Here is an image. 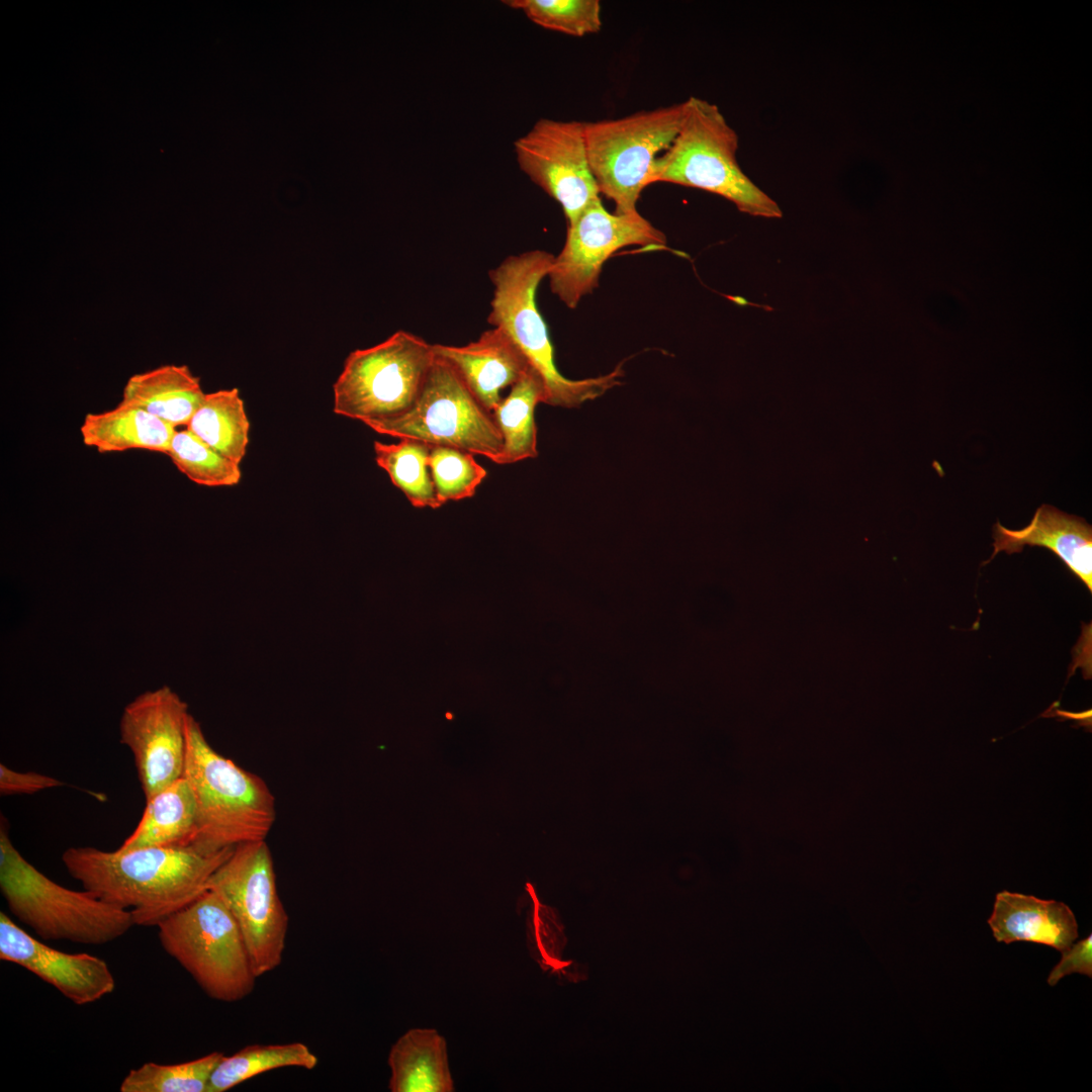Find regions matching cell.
I'll return each instance as SVG.
<instances>
[{"label": "cell", "mask_w": 1092, "mask_h": 1092, "mask_svg": "<svg viewBox=\"0 0 1092 1092\" xmlns=\"http://www.w3.org/2000/svg\"><path fill=\"white\" fill-rule=\"evenodd\" d=\"M429 467L441 506L472 497L487 475L474 454L446 446H431Z\"/></svg>", "instance_id": "obj_29"}, {"label": "cell", "mask_w": 1092, "mask_h": 1092, "mask_svg": "<svg viewBox=\"0 0 1092 1092\" xmlns=\"http://www.w3.org/2000/svg\"><path fill=\"white\" fill-rule=\"evenodd\" d=\"M175 432L172 425L123 401L87 414L80 427L83 443L100 453L146 449L167 454Z\"/></svg>", "instance_id": "obj_19"}, {"label": "cell", "mask_w": 1092, "mask_h": 1092, "mask_svg": "<svg viewBox=\"0 0 1092 1092\" xmlns=\"http://www.w3.org/2000/svg\"><path fill=\"white\" fill-rule=\"evenodd\" d=\"M545 399L544 382L530 367L492 412L504 442L497 464H513L538 456L535 410Z\"/></svg>", "instance_id": "obj_22"}, {"label": "cell", "mask_w": 1092, "mask_h": 1092, "mask_svg": "<svg viewBox=\"0 0 1092 1092\" xmlns=\"http://www.w3.org/2000/svg\"><path fill=\"white\" fill-rule=\"evenodd\" d=\"M0 959L31 972L76 1005L93 1003L115 988V979L104 960L53 948L28 934L2 911Z\"/></svg>", "instance_id": "obj_14"}, {"label": "cell", "mask_w": 1092, "mask_h": 1092, "mask_svg": "<svg viewBox=\"0 0 1092 1092\" xmlns=\"http://www.w3.org/2000/svg\"><path fill=\"white\" fill-rule=\"evenodd\" d=\"M318 1058L303 1042L251 1044L223 1056L213 1070L206 1092H225L260 1074L280 1068L312 1070Z\"/></svg>", "instance_id": "obj_24"}, {"label": "cell", "mask_w": 1092, "mask_h": 1092, "mask_svg": "<svg viewBox=\"0 0 1092 1092\" xmlns=\"http://www.w3.org/2000/svg\"><path fill=\"white\" fill-rule=\"evenodd\" d=\"M167 455L181 473L199 485L233 486L242 477L240 464L216 452L187 428L176 430Z\"/></svg>", "instance_id": "obj_27"}, {"label": "cell", "mask_w": 1092, "mask_h": 1092, "mask_svg": "<svg viewBox=\"0 0 1092 1092\" xmlns=\"http://www.w3.org/2000/svg\"><path fill=\"white\" fill-rule=\"evenodd\" d=\"M508 6L522 10L534 23L572 36H584L602 27L598 0H508Z\"/></svg>", "instance_id": "obj_28"}, {"label": "cell", "mask_w": 1092, "mask_h": 1092, "mask_svg": "<svg viewBox=\"0 0 1092 1092\" xmlns=\"http://www.w3.org/2000/svg\"><path fill=\"white\" fill-rule=\"evenodd\" d=\"M388 1064L393 1092L453 1091L445 1040L436 1030L407 1031L392 1046Z\"/></svg>", "instance_id": "obj_21"}, {"label": "cell", "mask_w": 1092, "mask_h": 1092, "mask_svg": "<svg viewBox=\"0 0 1092 1092\" xmlns=\"http://www.w3.org/2000/svg\"><path fill=\"white\" fill-rule=\"evenodd\" d=\"M738 147V134L719 107L691 96L676 136L654 163L650 184L668 182L699 188L724 197L743 213L782 217L779 204L741 170Z\"/></svg>", "instance_id": "obj_5"}, {"label": "cell", "mask_w": 1092, "mask_h": 1092, "mask_svg": "<svg viewBox=\"0 0 1092 1092\" xmlns=\"http://www.w3.org/2000/svg\"><path fill=\"white\" fill-rule=\"evenodd\" d=\"M65 786V783L36 771H18L0 763L1 796L32 795L43 790Z\"/></svg>", "instance_id": "obj_30"}, {"label": "cell", "mask_w": 1092, "mask_h": 1092, "mask_svg": "<svg viewBox=\"0 0 1092 1092\" xmlns=\"http://www.w3.org/2000/svg\"><path fill=\"white\" fill-rule=\"evenodd\" d=\"M189 714L187 704L167 686L144 692L124 707L120 742L132 754L146 800L183 777Z\"/></svg>", "instance_id": "obj_12"}, {"label": "cell", "mask_w": 1092, "mask_h": 1092, "mask_svg": "<svg viewBox=\"0 0 1092 1092\" xmlns=\"http://www.w3.org/2000/svg\"><path fill=\"white\" fill-rule=\"evenodd\" d=\"M186 427L216 452L241 464L249 445L250 422L238 388L205 393Z\"/></svg>", "instance_id": "obj_23"}, {"label": "cell", "mask_w": 1092, "mask_h": 1092, "mask_svg": "<svg viewBox=\"0 0 1092 1092\" xmlns=\"http://www.w3.org/2000/svg\"><path fill=\"white\" fill-rule=\"evenodd\" d=\"M234 848L147 846L108 851L72 846L61 858L84 890L128 910L134 925L157 926L208 890L211 876Z\"/></svg>", "instance_id": "obj_1"}, {"label": "cell", "mask_w": 1092, "mask_h": 1092, "mask_svg": "<svg viewBox=\"0 0 1092 1092\" xmlns=\"http://www.w3.org/2000/svg\"><path fill=\"white\" fill-rule=\"evenodd\" d=\"M988 923L998 942L1029 941L1061 952L1079 935L1075 915L1065 903L1008 891L996 895Z\"/></svg>", "instance_id": "obj_17"}, {"label": "cell", "mask_w": 1092, "mask_h": 1092, "mask_svg": "<svg viewBox=\"0 0 1092 1092\" xmlns=\"http://www.w3.org/2000/svg\"><path fill=\"white\" fill-rule=\"evenodd\" d=\"M433 348L491 414L503 398L502 390L512 387L532 367L513 339L497 327L465 346L433 344Z\"/></svg>", "instance_id": "obj_15"}, {"label": "cell", "mask_w": 1092, "mask_h": 1092, "mask_svg": "<svg viewBox=\"0 0 1092 1092\" xmlns=\"http://www.w3.org/2000/svg\"><path fill=\"white\" fill-rule=\"evenodd\" d=\"M686 101L633 114L584 122L589 166L600 193L614 201L616 213L636 211L659 153L672 144Z\"/></svg>", "instance_id": "obj_8"}, {"label": "cell", "mask_w": 1092, "mask_h": 1092, "mask_svg": "<svg viewBox=\"0 0 1092 1092\" xmlns=\"http://www.w3.org/2000/svg\"><path fill=\"white\" fill-rule=\"evenodd\" d=\"M365 425L381 435L460 449L496 464L504 446L493 415L476 399L456 370L437 355L407 412Z\"/></svg>", "instance_id": "obj_9"}, {"label": "cell", "mask_w": 1092, "mask_h": 1092, "mask_svg": "<svg viewBox=\"0 0 1092 1092\" xmlns=\"http://www.w3.org/2000/svg\"><path fill=\"white\" fill-rule=\"evenodd\" d=\"M993 538L994 552L984 564L1001 551L1012 554L1026 545L1044 547L1092 592V527L1085 519L1041 505L1023 529L1010 530L997 522Z\"/></svg>", "instance_id": "obj_16"}, {"label": "cell", "mask_w": 1092, "mask_h": 1092, "mask_svg": "<svg viewBox=\"0 0 1092 1092\" xmlns=\"http://www.w3.org/2000/svg\"><path fill=\"white\" fill-rule=\"evenodd\" d=\"M664 234L638 210L611 213L599 199L568 225L565 244L548 273L551 291L569 308L599 285L604 263L627 246L664 247Z\"/></svg>", "instance_id": "obj_11"}, {"label": "cell", "mask_w": 1092, "mask_h": 1092, "mask_svg": "<svg viewBox=\"0 0 1092 1092\" xmlns=\"http://www.w3.org/2000/svg\"><path fill=\"white\" fill-rule=\"evenodd\" d=\"M204 395L199 377L187 365L166 364L130 376L120 401L176 428L187 426Z\"/></svg>", "instance_id": "obj_18"}, {"label": "cell", "mask_w": 1092, "mask_h": 1092, "mask_svg": "<svg viewBox=\"0 0 1092 1092\" xmlns=\"http://www.w3.org/2000/svg\"><path fill=\"white\" fill-rule=\"evenodd\" d=\"M224 1055L212 1052L192 1061L162 1065L145 1063L130 1070L120 1092H206L210 1076Z\"/></svg>", "instance_id": "obj_26"}, {"label": "cell", "mask_w": 1092, "mask_h": 1092, "mask_svg": "<svg viewBox=\"0 0 1092 1092\" xmlns=\"http://www.w3.org/2000/svg\"><path fill=\"white\" fill-rule=\"evenodd\" d=\"M183 778L193 792L198 821L194 846L218 851L266 840L276 820V802L266 782L218 753L189 714Z\"/></svg>", "instance_id": "obj_2"}, {"label": "cell", "mask_w": 1092, "mask_h": 1092, "mask_svg": "<svg viewBox=\"0 0 1092 1092\" xmlns=\"http://www.w3.org/2000/svg\"><path fill=\"white\" fill-rule=\"evenodd\" d=\"M376 464L401 490L410 504L418 509H439L431 477L429 458L431 446L414 439L402 438L397 443L374 441Z\"/></svg>", "instance_id": "obj_25"}, {"label": "cell", "mask_w": 1092, "mask_h": 1092, "mask_svg": "<svg viewBox=\"0 0 1092 1092\" xmlns=\"http://www.w3.org/2000/svg\"><path fill=\"white\" fill-rule=\"evenodd\" d=\"M435 357L433 344L402 330L351 352L333 385L334 413L364 424L404 414L416 402Z\"/></svg>", "instance_id": "obj_7"}, {"label": "cell", "mask_w": 1092, "mask_h": 1092, "mask_svg": "<svg viewBox=\"0 0 1092 1092\" xmlns=\"http://www.w3.org/2000/svg\"><path fill=\"white\" fill-rule=\"evenodd\" d=\"M208 889L221 897L235 917L256 976L277 969L283 959L289 916L278 894L266 840L235 846L211 876Z\"/></svg>", "instance_id": "obj_10"}, {"label": "cell", "mask_w": 1092, "mask_h": 1092, "mask_svg": "<svg viewBox=\"0 0 1092 1092\" xmlns=\"http://www.w3.org/2000/svg\"><path fill=\"white\" fill-rule=\"evenodd\" d=\"M1062 960L1054 967L1049 978L1050 986H1055L1062 978L1072 973L1092 977V935L1072 944L1062 951Z\"/></svg>", "instance_id": "obj_31"}, {"label": "cell", "mask_w": 1092, "mask_h": 1092, "mask_svg": "<svg viewBox=\"0 0 1092 1092\" xmlns=\"http://www.w3.org/2000/svg\"><path fill=\"white\" fill-rule=\"evenodd\" d=\"M0 890L21 923L43 940L101 945L124 935L134 922L128 910L90 892L66 888L31 864L0 826Z\"/></svg>", "instance_id": "obj_3"}, {"label": "cell", "mask_w": 1092, "mask_h": 1092, "mask_svg": "<svg viewBox=\"0 0 1092 1092\" xmlns=\"http://www.w3.org/2000/svg\"><path fill=\"white\" fill-rule=\"evenodd\" d=\"M514 145L521 170L560 203L567 225L601 199L588 162L584 122L541 118Z\"/></svg>", "instance_id": "obj_13"}, {"label": "cell", "mask_w": 1092, "mask_h": 1092, "mask_svg": "<svg viewBox=\"0 0 1092 1092\" xmlns=\"http://www.w3.org/2000/svg\"><path fill=\"white\" fill-rule=\"evenodd\" d=\"M554 257L541 250L529 251L509 256L490 270L494 288L487 322L503 329L539 373L545 385V403L573 408L620 384L623 371L618 366L606 375L573 380L557 369L547 326L536 303L538 286L548 276Z\"/></svg>", "instance_id": "obj_4"}, {"label": "cell", "mask_w": 1092, "mask_h": 1092, "mask_svg": "<svg viewBox=\"0 0 1092 1092\" xmlns=\"http://www.w3.org/2000/svg\"><path fill=\"white\" fill-rule=\"evenodd\" d=\"M157 927L164 950L209 998L232 1003L253 992L258 977L245 939L216 892L208 889Z\"/></svg>", "instance_id": "obj_6"}, {"label": "cell", "mask_w": 1092, "mask_h": 1092, "mask_svg": "<svg viewBox=\"0 0 1092 1092\" xmlns=\"http://www.w3.org/2000/svg\"><path fill=\"white\" fill-rule=\"evenodd\" d=\"M197 836L195 798L182 777L146 800L138 825L119 847L190 846Z\"/></svg>", "instance_id": "obj_20"}]
</instances>
